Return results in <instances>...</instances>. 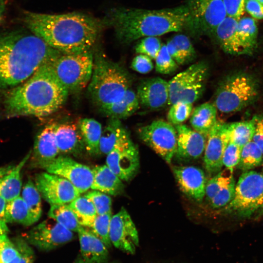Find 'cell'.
<instances>
[{
	"label": "cell",
	"instance_id": "cell-34",
	"mask_svg": "<svg viewBox=\"0 0 263 263\" xmlns=\"http://www.w3.org/2000/svg\"><path fill=\"white\" fill-rule=\"evenodd\" d=\"M78 223L83 227L90 228L97 214L90 199L80 195L69 204Z\"/></svg>",
	"mask_w": 263,
	"mask_h": 263
},
{
	"label": "cell",
	"instance_id": "cell-27",
	"mask_svg": "<svg viewBox=\"0 0 263 263\" xmlns=\"http://www.w3.org/2000/svg\"><path fill=\"white\" fill-rule=\"evenodd\" d=\"M31 153L30 150L8 173L0 177V197L6 202L20 196L22 190L21 170Z\"/></svg>",
	"mask_w": 263,
	"mask_h": 263
},
{
	"label": "cell",
	"instance_id": "cell-33",
	"mask_svg": "<svg viewBox=\"0 0 263 263\" xmlns=\"http://www.w3.org/2000/svg\"><path fill=\"white\" fill-rule=\"evenodd\" d=\"M48 216L67 229L77 233L81 226L69 204L51 205Z\"/></svg>",
	"mask_w": 263,
	"mask_h": 263
},
{
	"label": "cell",
	"instance_id": "cell-39",
	"mask_svg": "<svg viewBox=\"0 0 263 263\" xmlns=\"http://www.w3.org/2000/svg\"><path fill=\"white\" fill-rule=\"evenodd\" d=\"M112 216V212L97 215L90 227V230L103 242L108 248L112 245L109 233Z\"/></svg>",
	"mask_w": 263,
	"mask_h": 263
},
{
	"label": "cell",
	"instance_id": "cell-24",
	"mask_svg": "<svg viewBox=\"0 0 263 263\" xmlns=\"http://www.w3.org/2000/svg\"><path fill=\"white\" fill-rule=\"evenodd\" d=\"M80 256L91 263H108V248L91 230L82 226L77 232Z\"/></svg>",
	"mask_w": 263,
	"mask_h": 263
},
{
	"label": "cell",
	"instance_id": "cell-54",
	"mask_svg": "<svg viewBox=\"0 0 263 263\" xmlns=\"http://www.w3.org/2000/svg\"><path fill=\"white\" fill-rule=\"evenodd\" d=\"M6 223L3 219L0 218V236L7 235L9 232V228Z\"/></svg>",
	"mask_w": 263,
	"mask_h": 263
},
{
	"label": "cell",
	"instance_id": "cell-3",
	"mask_svg": "<svg viewBox=\"0 0 263 263\" xmlns=\"http://www.w3.org/2000/svg\"><path fill=\"white\" fill-rule=\"evenodd\" d=\"M188 16L185 4L171 8L148 10L111 9L103 19L112 27L118 39L128 44L146 37H157L185 30Z\"/></svg>",
	"mask_w": 263,
	"mask_h": 263
},
{
	"label": "cell",
	"instance_id": "cell-30",
	"mask_svg": "<svg viewBox=\"0 0 263 263\" xmlns=\"http://www.w3.org/2000/svg\"><path fill=\"white\" fill-rule=\"evenodd\" d=\"M85 150L91 155L99 154V144L102 128L101 124L93 118H81L77 122Z\"/></svg>",
	"mask_w": 263,
	"mask_h": 263
},
{
	"label": "cell",
	"instance_id": "cell-8",
	"mask_svg": "<svg viewBox=\"0 0 263 263\" xmlns=\"http://www.w3.org/2000/svg\"><path fill=\"white\" fill-rule=\"evenodd\" d=\"M188 16L185 30L195 36H212L227 16L223 0H188Z\"/></svg>",
	"mask_w": 263,
	"mask_h": 263
},
{
	"label": "cell",
	"instance_id": "cell-42",
	"mask_svg": "<svg viewBox=\"0 0 263 263\" xmlns=\"http://www.w3.org/2000/svg\"><path fill=\"white\" fill-rule=\"evenodd\" d=\"M162 46L160 40L156 37H146L141 39L136 45L135 50L138 54L145 55L155 59Z\"/></svg>",
	"mask_w": 263,
	"mask_h": 263
},
{
	"label": "cell",
	"instance_id": "cell-60",
	"mask_svg": "<svg viewBox=\"0 0 263 263\" xmlns=\"http://www.w3.org/2000/svg\"><path fill=\"white\" fill-rule=\"evenodd\" d=\"M260 210H261L262 213H263V205L260 208Z\"/></svg>",
	"mask_w": 263,
	"mask_h": 263
},
{
	"label": "cell",
	"instance_id": "cell-10",
	"mask_svg": "<svg viewBox=\"0 0 263 263\" xmlns=\"http://www.w3.org/2000/svg\"><path fill=\"white\" fill-rule=\"evenodd\" d=\"M263 205V174L253 170L243 172L235 185V195L225 210L248 216Z\"/></svg>",
	"mask_w": 263,
	"mask_h": 263
},
{
	"label": "cell",
	"instance_id": "cell-32",
	"mask_svg": "<svg viewBox=\"0 0 263 263\" xmlns=\"http://www.w3.org/2000/svg\"><path fill=\"white\" fill-rule=\"evenodd\" d=\"M238 32L245 55H251L257 46L258 26L256 19L242 17L238 20Z\"/></svg>",
	"mask_w": 263,
	"mask_h": 263
},
{
	"label": "cell",
	"instance_id": "cell-6",
	"mask_svg": "<svg viewBox=\"0 0 263 263\" xmlns=\"http://www.w3.org/2000/svg\"><path fill=\"white\" fill-rule=\"evenodd\" d=\"M259 86L257 80L247 73L238 72L228 75L217 88L214 105L224 113L240 111L257 100Z\"/></svg>",
	"mask_w": 263,
	"mask_h": 263
},
{
	"label": "cell",
	"instance_id": "cell-31",
	"mask_svg": "<svg viewBox=\"0 0 263 263\" xmlns=\"http://www.w3.org/2000/svg\"><path fill=\"white\" fill-rule=\"evenodd\" d=\"M3 219L6 223H16L25 226L37 222L21 196L6 202Z\"/></svg>",
	"mask_w": 263,
	"mask_h": 263
},
{
	"label": "cell",
	"instance_id": "cell-16",
	"mask_svg": "<svg viewBox=\"0 0 263 263\" xmlns=\"http://www.w3.org/2000/svg\"><path fill=\"white\" fill-rule=\"evenodd\" d=\"M230 130L231 123L217 121L208 134L204 162L210 174L217 173L224 166L223 155L230 140Z\"/></svg>",
	"mask_w": 263,
	"mask_h": 263
},
{
	"label": "cell",
	"instance_id": "cell-21",
	"mask_svg": "<svg viewBox=\"0 0 263 263\" xmlns=\"http://www.w3.org/2000/svg\"><path fill=\"white\" fill-rule=\"evenodd\" d=\"M174 127L177 134L176 157L185 161L199 158L205 150L207 136L185 124Z\"/></svg>",
	"mask_w": 263,
	"mask_h": 263
},
{
	"label": "cell",
	"instance_id": "cell-2",
	"mask_svg": "<svg viewBox=\"0 0 263 263\" xmlns=\"http://www.w3.org/2000/svg\"><path fill=\"white\" fill-rule=\"evenodd\" d=\"M62 54L31 31L0 36V88L19 85Z\"/></svg>",
	"mask_w": 263,
	"mask_h": 263
},
{
	"label": "cell",
	"instance_id": "cell-37",
	"mask_svg": "<svg viewBox=\"0 0 263 263\" xmlns=\"http://www.w3.org/2000/svg\"><path fill=\"white\" fill-rule=\"evenodd\" d=\"M255 126L253 119L231 123L230 139L242 149L252 141Z\"/></svg>",
	"mask_w": 263,
	"mask_h": 263
},
{
	"label": "cell",
	"instance_id": "cell-43",
	"mask_svg": "<svg viewBox=\"0 0 263 263\" xmlns=\"http://www.w3.org/2000/svg\"><path fill=\"white\" fill-rule=\"evenodd\" d=\"M155 60L156 71L162 74H171L178 67V64L170 56L165 44L162 45Z\"/></svg>",
	"mask_w": 263,
	"mask_h": 263
},
{
	"label": "cell",
	"instance_id": "cell-45",
	"mask_svg": "<svg viewBox=\"0 0 263 263\" xmlns=\"http://www.w3.org/2000/svg\"><path fill=\"white\" fill-rule=\"evenodd\" d=\"M235 185L233 179L222 188L210 201L212 207L219 208L227 206L234 198Z\"/></svg>",
	"mask_w": 263,
	"mask_h": 263
},
{
	"label": "cell",
	"instance_id": "cell-61",
	"mask_svg": "<svg viewBox=\"0 0 263 263\" xmlns=\"http://www.w3.org/2000/svg\"><path fill=\"white\" fill-rule=\"evenodd\" d=\"M263 5V0H258Z\"/></svg>",
	"mask_w": 263,
	"mask_h": 263
},
{
	"label": "cell",
	"instance_id": "cell-25",
	"mask_svg": "<svg viewBox=\"0 0 263 263\" xmlns=\"http://www.w3.org/2000/svg\"><path fill=\"white\" fill-rule=\"evenodd\" d=\"M92 170L94 178L91 189L113 196L123 192L125 185L123 181L106 165L96 166Z\"/></svg>",
	"mask_w": 263,
	"mask_h": 263
},
{
	"label": "cell",
	"instance_id": "cell-51",
	"mask_svg": "<svg viewBox=\"0 0 263 263\" xmlns=\"http://www.w3.org/2000/svg\"><path fill=\"white\" fill-rule=\"evenodd\" d=\"M252 119L255 126L252 141L259 147L263 153V114H256Z\"/></svg>",
	"mask_w": 263,
	"mask_h": 263
},
{
	"label": "cell",
	"instance_id": "cell-17",
	"mask_svg": "<svg viewBox=\"0 0 263 263\" xmlns=\"http://www.w3.org/2000/svg\"><path fill=\"white\" fill-rule=\"evenodd\" d=\"M110 240L112 245L127 253L133 254L139 244L136 227L127 210L122 207L111 220Z\"/></svg>",
	"mask_w": 263,
	"mask_h": 263
},
{
	"label": "cell",
	"instance_id": "cell-36",
	"mask_svg": "<svg viewBox=\"0 0 263 263\" xmlns=\"http://www.w3.org/2000/svg\"><path fill=\"white\" fill-rule=\"evenodd\" d=\"M263 154L262 150L254 142H248L242 149L238 168L246 171L258 167L262 161Z\"/></svg>",
	"mask_w": 263,
	"mask_h": 263
},
{
	"label": "cell",
	"instance_id": "cell-20",
	"mask_svg": "<svg viewBox=\"0 0 263 263\" xmlns=\"http://www.w3.org/2000/svg\"><path fill=\"white\" fill-rule=\"evenodd\" d=\"M57 125L56 122L47 124L37 134L30 156L32 167L42 169L59 153L55 137Z\"/></svg>",
	"mask_w": 263,
	"mask_h": 263
},
{
	"label": "cell",
	"instance_id": "cell-58",
	"mask_svg": "<svg viewBox=\"0 0 263 263\" xmlns=\"http://www.w3.org/2000/svg\"><path fill=\"white\" fill-rule=\"evenodd\" d=\"M20 258V255L19 252V254L9 263H19Z\"/></svg>",
	"mask_w": 263,
	"mask_h": 263
},
{
	"label": "cell",
	"instance_id": "cell-4",
	"mask_svg": "<svg viewBox=\"0 0 263 263\" xmlns=\"http://www.w3.org/2000/svg\"><path fill=\"white\" fill-rule=\"evenodd\" d=\"M53 62L42 65L7 94L5 102L9 115L44 117L63 106L69 92L56 75Z\"/></svg>",
	"mask_w": 263,
	"mask_h": 263
},
{
	"label": "cell",
	"instance_id": "cell-40",
	"mask_svg": "<svg viewBox=\"0 0 263 263\" xmlns=\"http://www.w3.org/2000/svg\"><path fill=\"white\" fill-rule=\"evenodd\" d=\"M192 103L178 101L172 104L168 112V122L174 126L182 124L191 115Z\"/></svg>",
	"mask_w": 263,
	"mask_h": 263
},
{
	"label": "cell",
	"instance_id": "cell-15",
	"mask_svg": "<svg viewBox=\"0 0 263 263\" xmlns=\"http://www.w3.org/2000/svg\"><path fill=\"white\" fill-rule=\"evenodd\" d=\"M106 165L123 181H130L140 167L137 146L131 138L119 144L107 155Z\"/></svg>",
	"mask_w": 263,
	"mask_h": 263
},
{
	"label": "cell",
	"instance_id": "cell-55",
	"mask_svg": "<svg viewBox=\"0 0 263 263\" xmlns=\"http://www.w3.org/2000/svg\"><path fill=\"white\" fill-rule=\"evenodd\" d=\"M14 166L8 165L0 167V177L8 173L13 168Z\"/></svg>",
	"mask_w": 263,
	"mask_h": 263
},
{
	"label": "cell",
	"instance_id": "cell-9",
	"mask_svg": "<svg viewBox=\"0 0 263 263\" xmlns=\"http://www.w3.org/2000/svg\"><path fill=\"white\" fill-rule=\"evenodd\" d=\"M208 74L207 65L200 61L174 76L169 82V105L178 101L193 103L198 100L205 91Z\"/></svg>",
	"mask_w": 263,
	"mask_h": 263
},
{
	"label": "cell",
	"instance_id": "cell-29",
	"mask_svg": "<svg viewBox=\"0 0 263 263\" xmlns=\"http://www.w3.org/2000/svg\"><path fill=\"white\" fill-rule=\"evenodd\" d=\"M217 109L214 104L206 102L196 107L190 116L193 130L206 136L217 122Z\"/></svg>",
	"mask_w": 263,
	"mask_h": 263
},
{
	"label": "cell",
	"instance_id": "cell-23",
	"mask_svg": "<svg viewBox=\"0 0 263 263\" xmlns=\"http://www.w3.org/2000/svg\"><path fill=\"white\" fill-rule=\"evenodd\" d=\"M55 137L59 153L77 155L85 149L77 122L57 124Z\"/></svg>",
	"mask_w": 263,
	"mask_h": 263
},
{
	"label": "cell",
	"instance_id": "cell-62",
	"mask_svg": "<svg viewBox=\"0 0 263 263\" xmlns=\"http://www.w3.org/2000/svg\"><path fill=\"white\" fill-rule=\"evenodd\" d=\"M2 236V235L0 236V239L1 238V237Z\"/></svg>",
	"mask_w": 263,
	"mask_h": 263
},
{
	"label": "cell",
	"instance_id": "cell-59",
	"mask_svg": "<svg viewBox=\"0 0 263 263\" xmlns=\"http://www.w3.org/2000/svg\"><path fill=\"white\" fill-rule=\"evenodd\" d=\"M1 13H2V7L1 6V4H0V19L1 15Z\"/></svg>",
	"mask_w": 263,
	"mask_h": 263
},
{
	"label": "cell",
	"instance_id": "cell-11",
	"mask_svg": "<svg viewBox=\"0 0 263 263\" xmlns=\"http://www.w3.org/2000/svg\"><path fill=\"white\" fill-rule=\"evenodd\" d=\"M140 139L167 163H170L175 155L177 134L173 125L157 119L138 129Z\"/></svg>",
	"mask_w": 263,
	"mask_h": 263
},
{
	"label": "cell",
	"instance_id": "cell-5",
	"mask_svg": "<svg viewBox=\"0 0 263 263\" xmlns=\"http://www.w3.org/2000/svg\"><path fill=\"white\" fill-rule=\"evenodd\" d=\"M131 84L129 74L122 66L102 53L94 55L93 73L87 90L99 109L119 100L131 88Z\"/></svg>",
	"mask_w": 263,
	"mask_h": 263
},
{
	"label": "cell",
	"instance_id": "cell-1",
	"mask_svg": "<svg viewBox=\"0 0 263 263\" xmlns=\"http://www.w3.org/2000/svg\"><path fill=\"white\" fill-rule=\"evenodd\" d=\"M29 31L62 54L92 50L103 27L102 20L78 12L48 14L25 13Z\"/></svg>",
	"mask_w": 263,
	"mask_h": 263
},
{
	"label": "cell",
	"instance_id": "cell-52",
	"mask_svg": "<svg viewBox=\"0 0 263 263\" xmlns=\"http://www.w3.org/2000/svg\"><path fill=\"white\" fill-rule=\"evenodd\" d=\"M244 11L255 19H263V5L258 0H245Z\"/></svg>",
	"mask_w": 263,
	"mask_h": 263
},
{
	"label": "cell",
	"instance_id": "cell-12",
	"mask_svg": "<svg viewBox=\"0 0 263 263\" xmlns=\"http://www.w3.org/2000/svg\"><path fill=\"white\" fill-rule=\"evenodd\" d=\"M74 232L49 218L33 227L26 234V241L38 249L50 251L71 241Z\"/></svg>",
	"mask_w": 263,
	"mask_h": 263
},
{
	"label": "cell",
	"instance_id": "cell-38",
	"mask_svg": "<svg viewBox=\"0 0 263 263\" xmlns=\"http://www.w3.org/2000/svg\"><path fill=\"white\" fill-rule=\"evenodd\" d=\"M232 172L225 168L220 170L207 183L205 196L209 202L222 188L234 179Z\"/></svg>",
	"mask_w": 263,
	"mask_h": 263
},
{
	"label": "cell",
	"instance_id": "cell-13",
	"mask_svg": "<svg viewBox=\"0 0 263 263\" xmlns=\"http://www.w3.org/2000/svg\"><path fill=\"white\" fill-rule=\"evenodd\" d=\"M34 183L41 196L50 205L69 204L81 194L68 180L47 171L37 174Z\"/></svg>",
	"mask_w": 263,
	"mask_h": 263
},
{
	"label": "cell",
	"instance_id": "cell-7",
	"mask_svg": "<svg viewBox=\"0 0 263 263\" xmlns=\"http://www.w3.org/2000/svg\"><path fill=\"white\" fill-rule=\"evenodd\" d=\"M94 55L92 50L79 53L62 54L52 66L59 81L69 93H76L88 86L92 77Z\"/></svg>",
	"mask_w": 263,
	"mask_h": 263
},
{
	"label": "cell",
	"instance_id": "cell-47",
	"mask_svg": "<svg viewBox=\"0 0 263 263\" xmlns=\"http://www.w3.org/2000/svg\"><path fill=\"white\" fill-rule=\"evenodd\" d=\"M19 254L14 243L10 240L7 235L0 239V263H9Z\"/></svg>",
	"mask_w": 263,
	"mask_h": 263
},
{
	"label": "cell",
	"instance_id": "cell-14",
	"mask_svg": "<svg viewBox=\"0 0 263 263\" xmlns=\"http://www.w3.org/2000/svg\"><path fill=\"white\" fill-rule=\"evenodd\" d=\"M42 169L46 171L62 176L70 182L83 193L91 188L93 172L88 166L66 156H58Z\"/></svg>",
	"mask_w": 263,
	"mask_h": 263
},
{
	"label": "cell",
	"instance_id": "cell-35",
	"mask_svg": "<svg viewBox=\"0 0 263 263\" xmlns=\"http://www.w3.org/2000/svg\"><path fill=\"white\" fill-rule=\"evenodd\" d=\"M21 196L38 222L42 214L41 196L35 183L30 178L23 186Z\"/></svg>",
	"mask_w": 263,
	"mask_h": 263
},
{
	"label": "cell",
	"instance_id": "cell-56",
	"mask_svg": "<svg viewBox=\"0 0 263 263\" xmlns=\"http://www.w3.org/2000/svg\"><path fill=\"white\" fill-rule=\"evenodd\" d=\"M6 202L0 197V218H3Z\"/></svg>",
	"mask_w": 263,
	"mask_h": 263
},
{
	"label": "cell",
	"instance_id": "cell-46",
	"mask_svg": "<svg viewBox=\"0 0 263 263\" xmlns=\"http://www.w3.org/2000/svg\"><path fill=\"white\" fill-rule=\"evenodd\" d=\"M242 149L231 140H229L223 155V163L225 168L233 171L239 163Z\"/></svg>",
	"mask_w": 263,
	"mask_h": 263
},
{
	"label": "cell",
	"instance_id": "cell-50",
	"mask_svg": "<svg viewBox=\"0 0 263 263\" xmlns=\"http://www.w3.org/2000/svg\"><path fill=\"white\" fill-rule=\"evenodd\" d=\"M245 0H223L227 16L237 20L243 17Z\"/></svg>",
	"mask_w": 263,
	"mask_h": 263
},
{
	"label": "cell",
	"instance_id": "cell-53",
	"mask_svg": "<svg viewBox=\"0 0 263 263\" xmlns=\"http://www.w3.org/2000/svg\"><path fill=\"white\" fill-rule=\"evenodd\" d=\"M166 47L170 56L178 65L185 64V62L180 53L171 39L167 42Z\"/></svg>",
	"mask_w": 263,
	"mask_h": 263
},
{
	"label": "cell",
	"instance_id": "cell-48",
	"mask_svg": "<svg viewBox=\"0 0 263 263\" xmlns=\"http://www.w3.org/2000/svg\"><path fill=\"white\" fill-rule=\"evenodd\" d=\"M131 68L140 74H148L153 68L152 59L148 56L138 54L133 58L131 63Z\"/></svg>",
	"mask_w": 263,
	"mask_h": 263
},
{
	"label": "cell",
	"instance_id": "cell-41",
	"mask_svg": "<svg viewBox=\"0 0 263 263\" xmlns=\"http://www.w3.org/2000/svg\"><path fill=\"white\" fill-rule=\"evenodd\" d=\"M84 196L92 202L97 215L112 212V201L108 194L93 190L87 192Z\"/></svg>",
	"mask_w": 263,
	"mask_h": 263
},
{
	"label": "cell",
	"instance_id": "cell-57",
	"mask_svg": "<svg viewBox=\"0 0 263 263\" xmlns=\"http://www.w3.org/2000/svg\"><path fill=\"white\" fill-rule=\"evenodd\" d=\"M73 263H90L85 260L80 256L75 260V261Z\"/></svg>",
	"mask_w": 263,
	"mask_h": 263
},
{
	"label": "cell",
	"instance_id": "cell-28",
	"mask_svg": "<svg viewBox=\"0 0 263 263\" xmlns=\"http://www.w3.org/2000/svg\"><path fill=\"white\" fill-rule=\"evenodd\" d=\"M139 105L136 93L130 88L119 100L99 109L110 118L120 120L131 116L139 109Z\"/></svg>",
	"mask_w": 263,
	"mask_h": 263
},
{
	"label": "cell",
	"instance_id": "cell-49",
	"mask_svg": "<svg viewBox=\"0 0 263 263\" xmlns=\"http://www.w3.org/2000/svg\"><path fill=\"white\" fill-rule=\"evenodd\" d=\"M14 243L20 255L19 263H33L35 253L28 242L19 238L16 239Z\"/></svg>",
	"mask_w": 263,
	"mask_h": 263
},
{
	"label": "cell",
	"instance_id": "cell-19",
	"mask_svg": "<svg viewBox=\"0 0 263 263\" xmlns=\"http://www.w3.org/2000/svg\"><path fill=\"white\" fill-rule=\"evenodd\" d=\"M173 172L182 191L198 203L205 196L207 181L203 170L192 166H174Z\"/></svg>",
	"mask_w": 263,
	"mask_h": 263
},
{
	"label": "cell",
	"instance_id": "cell-18",
	"mask_svg": "<svg viewBox=\"0 0 263 263\" xmlns=\"http://www.w3.org/2000/svg\"><path fill=\"white\" fill-rule=\"evenodd\" d=\"M136 93L140 104L145 108L157 110L169 105V82L159 77L142 81Z\"/></svg>",
	"mask_w": 263,
	"mask_h": 263
},
{
	"label": "cell",
	"instance_id": "cell-26",
	"mask_svg": "<svg viewBox=\"0 0 263 263\" xmlns=\"http://www.w3.org/2000/svg\"><path fill=\"white\" fill-rule=\"evenodd\" d=\"M130 138L129 132L120 120L110 118L102 129L99 144V153L107 155L117 145Z\"/></svg>",
	"mask_w": 263,
	"mask_h": 263
},
{
	"label": "cell",
	"instance_id": "cell-22",
	"mask_svg": "<svg viewBox=\"0 0 263 263\" xmlns=\"http://www.w3.org/2000/svg\"><path fill=\"white\" fill-rule=\"evenodd\" d=\"M212 37L221 49L232 55H245L238 32V20L227 16L217 27Z\"/></svg>",
	"mask_w": 263,
	"mask_h": 263
},
{
	"label": "cell",
	"instance_id": "cell-44",
	"mask_svg": "<svg viewBox=\"0 0 263 263\" xmlns=\"http://www.w3.org/2000/svg\"><path fill=\"white\" fill-rule=\"evenodd\" d=\"M183 57L185 64L193 60L196 57L195 50L188 36L177 34L171 39Z\"/></svg>",
	"mask_w": 263,
	"mask_h": 263
}]
</instances>
